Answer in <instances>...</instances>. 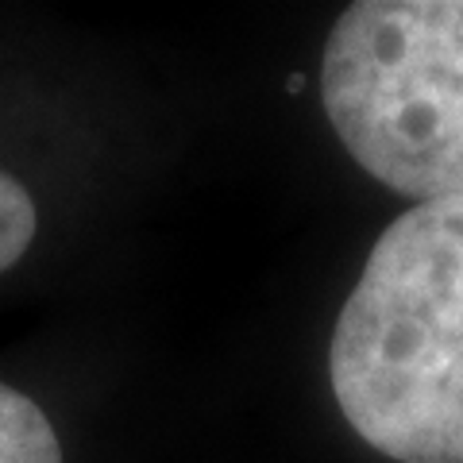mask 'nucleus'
<instances>
[{
	"label": "nucleus",
	"mask_w": 463,
	"mask_h": 463,
	"mask_svg": "<svg viewBox=\"0 0 463 463\" xmlns=\"http://www.w3.org/2000/svg\"><path fill=\"white\" fill-rule=\"evenodd\" d=\"M35 240V201L16 178L0 174V274L20 255L32 248Z\"/></svg>",
	"instance_id": "4"
},
{
	"label": "nucleus",
	"mask_w": 463,
	"mask_h": 463,
	"mask_svg": "<svg viewBox=\"0 0 463 463\" xmlns=\"http://www.w3.org/2000/svg\"><path fill=\"white\" fill-rule=\"evenodd\" d=\"M332 394L398 463H463V194L421 201L367 255L332 332Z\"/></svg>",
	"instance_id": "1"
},
{
	"label": "nucleus",
	"mask_w": 463,
	"mask_h": 463,
	"mask_svg": "<svg viewBox=\"0 0 463 463\" xmlns=\"http://www.w3.org/2000/svg\"><path fill=\"white\" fill-rule=\"evenodd\" d=\"M321 97L347 155L405 197L463 194V0H359L325 47Z\"/></svg>",
	"instance_id": "2"
},
{
	"label": "nucleus",
	"mask_w": 463,
	"mask_h": 463,
	"mask_svg": "<svg viewBox=\"0 0 463 463\" xmlns=\"http://www.w3.org/2000/svg\"><path fill=\"white\" fill-rule=\"evenodd\" d=\"M0 463H62V448L39 405L0 383Z\"/></svg>",
	"instance_id": "3"
}]
</instances>
